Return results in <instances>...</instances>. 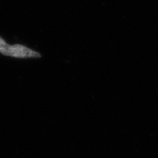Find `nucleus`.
Returning <instances> with one entry per match:
<instances>
[{
	"mask_svg": "<svg viewBox=\"0 0 158 158\" xmlns=\"http://www.w3.org/2000/svg\"><path fill=\"white\" fill-rule=\"evenodd\" d=\"M0 53L5 56L19 58L40 57V55L38 52L21 44L9 45L2 37H0Z\"/></svg>",
	"mask_w": 158,
	"mask_h": 158,
	"instance_id": "f257e3e1",
	"label": "nucleus"
}]
</instances>
